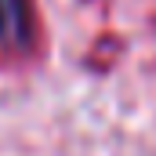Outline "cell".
<instances>
[{
	"label": "cell",
	"instance_id": "1",
	"mask_svg": "<svg viewBox=\"0 0 156 156\" xmlns=\"http://www.w3.org/2000/svg\"><path fill=\"white\" fill-rule=\"evenodd\" d=\"M44 58V18L37 0H0V69L37 66Z\"/></svg>",
	"mask_w": 156,
	"mask_h": 156
},
{
	"label": "cell",
	"instance_id": "2",
	"mask_svg": "<svg viewBox=\"0 0 156 156\" xmlns=\"http://www.w3.org/2000/svg\"><path fill=\"white\" fill-rule=\"evenodd\" d=\"M120 55H123V37H116L113 29H105V33H98V40L91 44L83 66H91L94 73H109V69L120 62Z\"/></svg>",
	"mask_w": 156,
	"mask_h": 156
}]
</instances>
